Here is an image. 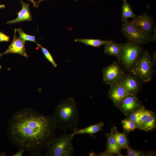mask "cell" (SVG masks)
<instances>
[{
	"instance_id": "obj_31",
	"label": "cell",
	"mask_w": 156,
	"mask_h": 156,
	"mask_svg": "<svg viewBox=\"0 0 156 156\" xmlns=\"http://www.w3.org/2000/svg\"><path fill=\"white\" fill-rule=\"evenodd\" d=\"M46 0H38L37 2V5L36 7L38 8L39 4L42 1H44Z\"/></svg>"
},
{
	"instance_id": "obj_5",
	"label": "cell",
	"mask_w": 156,
	"mask_h": 156,
	"mask_svg": "<svg viewBox=\"0 0 156 156\" xmlns=\"http://www.w3.org/2000/svg\"><path fill=\"white\" fill-rule=\"evenodd\" d=\"M120 44L121 51L118 59L127 69L130 70L140 57L141 47L139 44L129 41Z\"/></svg>"
},
{
	"instance_id": "obj_29",
	"label": "cell",
	"mask_w": 156,
	"mask_h": 156,
	"mask_svg": "<svg viewBox=\"0 0 156 156\" xmlns=\"http://www.w3.org/2000/svg\"><path fill=\"white\" fill-rule=\"evenodd\" d=\"M151 60L153 64L156 65V52H154L153 53Z\"/></svg>"
},
{
	"instance_id": "obj_22",
	"label": "cell",
	"mask_w": 156,
	"mask_h": 156,
	"mask_svg": "<svg viewBox=\"0 0 156 156\" xmlns=\"http://www.w3.org/2000/svg\"><path fill=\"white\" fill-rule=\"evenodd\" d=\"M124 130L127 133L134 131L137 127L131 120L127 117L121 122Z\"/></svg>"
},
{
	"instance_id": "obj_14",
	"label": "cell",
	"mask_w": 156,
	"mask_h": 156,
	"mask_svg": "<svg viewBox=\"0 0 156 156\" xmlns=\"http://www.w3.org/2000/svg\"><path fill=\"white\" fill-rule=\"evenodd\" d=\"M107 143L106 149L105 152L108 156L116 154L121 156L120 153L121 148L116 143L111 133H107Z\"/></svg>"
},
{
	"instance_id": "obj_30",
	"label": "cell",
	"mask_w": 156,
	"mask_h": 156,
	"mask_svg": "<svg viewBox=\"0 0 156 156\" xmlns=\"http://www.w3.org/2000/svg\"><path fill=\"white\" fill-rule=\"evenodd\" d=\"M30 1L33 5L34 7H36L37 5V2L35 0H28Z\"/></svg>"
},
{
	"instance_id": "obj_25",
	"label": "cell",
	"mask_w": 156,
	"mask_h": 156,
	"mask_svg": "<svg viewBox=\"0 0 156 156\" xmlns=\"http://www.w3.org/2000/svg\"><path fill=\"white\" fill-rule=\"evenodd\" d=\"M19 35V38L25 42L26 41H32L36 43L35 36L27 34L25 33L21 29L16 30Z\"/></svg>"
},
{
	"instance_id": "obj_12",
	"label": "cell",
	"mask_w": 156,
	"mask_h": 156,
	"mask_svg": "<svg viewBox=\"0 0 156 156\" xmlns=\"http://www.w3.org/2000/svg\"><path fill=\"white\" fill-rule=\"evenodd\" d=\"M129 94L136 95L140 89V84L136 78L129 75H125L119 82Z\"/></svg>"
},
{
	"instance_id": "obj_7",
	"label": "cell",
	"mask_w": 156,
	"mask_h": 156,
	"mask_svg": "<svg viewBox=\"0 0 156 156\" xmlns=\"http://www.w3.org/2000/svg\"><path fill=\"white\" fill-rule=\"evenodd\" d=\"M104 83L110 86L119 82L125 75L124 72L116 62H114L102 70Z\"/></svg>"
},
{
	"instance_id": "obj_3",
	"label": "cell",
	"mask_w": 156,
	"mask_h": 156,
	"mask_svg": "<svg viewBox=\"0 0 156 156\" xmlns=\"http://www.w3.org/2000/svg\"><path fill=\"white\" fill-rule=\"evenodd\" d=\"M73 133H64L58 136H55L51 142L45 156H72L75 148L72 143L74 136Z\"/></svg>"
},
{
	"instance_id": "obj_28",
	"label": "cell",
	"mask_w": 156,
	"mask_h": 156,
	"mask_svg": "<svg viewBox=\"0 0 156 156\" xmlns=\"http://www.w3.org/2000/svg\"><path fill=\"white\" fill-rule=\"evenodd\" d=\"M153 34L152 36H151V41H155L156 40V26L155 25L153 30Z\"/></svg>"
},
{
	"instance_id": "obj_11",
	"label": "cell",
	"mask_w": 156,
	"mask_h": 156,
	"mask_svg": "<svg viewBox=\"0 0 156 156\" xmlns=\"http://www.w3.org/2000/svg\"><path fill=\"white\" fill-rule=\"evenodd\" d=\"M25 42L17 37L16 29H15L13 39L8 49L2 53V55L10 53H16L28 57L25 48Z\"/></svg>"
},
{
	"instance_id": "obj_4",
	"label": "cell",
	"mask_w": 156,
	"mask_h": 156,
	"mask_svg": "<svg viewBox=\"0 0 156 156\" xmlns=\"http://www.w3.org/2000/svg\"><path fill=\"white\" fill-rule=\"evenodd\" d=\"M153 66L149 54L146 51L139 57L130 70L139 79L147 82L150 81L152 78Z\"/></svg>"
},
{
	"instance_id": "obj_19",
	"label": "cell",
	"mask_w": 156,
	"mask_h": 156,
	"mask_svg": "<svg viewBox=\"0 0 156 156\" xmlns=\"http://www.w3.org/2000/svg\"><path fill=\"white\" fill-rule=\"evenodd\" d=\"M110 40H103L99 39L76 38L74 39V41L83 43L86 46L99 47L105 44Z\"/></svg>"
},
{
	"instance_id": "obj_17",
	"label": "cell",
	"mask_w": 156,
	"mask_h": 156,
	"mask_svg": "<svg viewBox=\"0 0 156 156\" xmlns=\"http://www.w3.org/2000/svg\"><path fill=\"white\" fill-rule=\"evenodd\" d=\"M104 53L109 55L114 56L119 59L121 51L120 44L110 40L105 45Z\"/></svg>"
},
{
	"instance_id": "obj_23",
	"label": "cell",
	"mask_w": 156,
	"mask_h": 156,
	"mask_svg": "<svg viewBox=\"0 0 156 156\" xmlns=\"http://www.w3.org/2000/svg\"><path fill=\"white\" fill-rule=\"evenodd\" d=\"M144 107L143 106H142L127 116V118L130 119L136 124L137 127V129H138L139 127L140 116Z\"/></svg>"
},
{
	"instance_id": "obj_16",
	"label": "cell",
	"mask_w": 156,
	"mask_h": 156,
	"mask_svg": "<svg viewBox=\"0 0 156 156\" xmlns=\"http://www.w3.org/2000/svg\"><path fill=\"white\" fill-rule=\"evenodd\" d=\"M104 123L100 122L97 124L92 125L82 129L77 128L73 131L74 135L88 134L92 136L93 135L102 130Z\"/></svg>"
},
{
	"instance_id": "obj_13",
	"label": "cell",
	"mask_w": 156,
	"mask_h": 156,
	"mask_svg": "<svg viewBox=\"0 0 156 156\" xmlns=\"http://www.w3.org/2000/svg\"><path fill=\"white\" fill-rule=\"evenodd\" d=\"M19 1L22 5L21 10L17 13V16L16 19L8 21L7 24L14 23L31 20L32 16L29 10L30 4L24 3L23 0Z\"/></svg>"
},
{
	"instance_id": "obj_32",
	"label": "cell",
	"mask_w": 156,
	"mask_h": 156,
	"mask_svg": "<svg viewBox=\"0 0 156 156\" xmlns=\"http://www.w3.org/2000/svg\"><path fill=\"white\" fill-rule=\"evenodd\" d=\"M5 7V5L3 4L0 5V9L4 8Z\"/></svg>"
},
{
	"instance_id": "obj_1",
	"label": "cell",
	"mask_w": 156,
	"mask_h": 156,
	"mask_svg": "<svg viewBox=\"0 0 156 156\" xmlns=\"http://www.w3.org/2000/svg\"><path fill=\"white\" fill-rule=\"evenodd\" d=\"M57 129L53 116L26 108L12 115L8 123L7 135L10 142L19 150L40 156L55 136Z\"/></svg>"
},
{
	"instance_id": "obj_8",
	"label": "cell",
	"mask_w": 156,
	"mask_h": 156,
	"mask_svg": "<svg viewBox=\"0 0 156 156\" xmlns=\"http://www.w3.org/2000/svg\"><path fill=\"white\" fill-rule=\"evenodd\" d=\"M143 106L136 95L128 94L116 106L124 115H128Z\"/></svg>"
},
{
	"instance_id": "obj_21",
	"label": "cell",
	"mask_w": 156,
	"mask_h": 156,
	"mask_svg": "<svg viewBox=\"0 0 156 156\" xmlns=\"http://www.w3.org/2000/svg\"><path fill=\"white\" fill-rule=\"evenodd\" d=\"M127 153L125 156H146L153 155V153L146 151H140L128 146L127 148Z\"/></svg>"
},
{
	"instance_id": "obj_33",
	"label": "cell",
	"mask_w": 156,
	"mask_h": 156,
	"mask_svg": "<svg viewBox=\"0 0 156 156\" xmlns=\"http://www.w3.org/2000/svg\"><path fill=\"white\" fill-rule=\"evenodd\" d=\"M1 56H2V53H0V58ZM1 68H2L1 66L0 63V69H1Z\"/></svg>"
},
{
	"instance_id": "obj_26",
	"label": "cell",
	"mask_w": 156,
	"mask_h": 156,
	"mask_svg": "<svg viewBox=\"0 0 156 156\" xmlns=\"http://www.w3.org/2000/svg\"><path fill=\"white\" fill-rule=\"evenodd\" d=\"M153 113V111L144 107L140 116L138 129H139L141 124Z\"/></svg>"
},
{
	"instance_id": "obj_18",
	"label": "cell",
	"mask_w": 156,
	"mask_h": 156,
	"mask_svg": "<svg viewBox=\"0 0 156 156\" xmlns=\"http://www.w3.org/2000/svg\"><path fill=\"white\" fill-rule=\"evenodd\" d=\"M156 127V118L155 113H153L140 125L139 129L146 132L154 129Z\"/></svg>"
},
{
	"instance_id": "obj_2",
	"label": "cell",
	"mask_w": 156,
	"mask_h": 156,
	"mask_svg": "<svg viewBox=\"0 0 156 156\" xmlns=\"http://www.w3.org/2000/svg\"><path fill=\"white\" fill-rule=\"evenodd\" d=\"M53 117L57 128L67 133V129H77L80 119L77 103L72 97L62 100L56 107Z\"/></svg>"
},
{
	"instance_id": "obj_27",
	"label": "cell",
	"mask_w": 156,
	"mask_h": 156,
	"mask_svg": "<svg viewBox=\"0 0 156 156\" xmlns=\"http://www.w3.org/2000/svg\"><path fill=\"white\" fill-rule=\"evenodd\" d=\"M10 36L0 31V42H8L10 41Z\"/></svg>"
},
{
	"instance_id": "obj_10",
	"label": "cell",
	"mask_w": 156,
	"mask_h": 156,
	"mask_svg": "<svg viewBox=\"0 0 156 156\" xmlns=\"http://www.w3.org/2000/svg\"><path fill=\"white\" fill-rule=\"evenodd\" d=\"M128 94L124 86L119 82L110 86L108 96L116 107Z\"/></svg>"
},
{
	"instance_id": "obj_24",
	"label": "cell",
	"mask_w": 156,
	"mask_h": 156,
	"mask_svg": "<svg viewBox=\"0 0 156 156\" xmlns=\"http://www.w3.org/2000/svg\"><path fill=\"white\" fill-rule=\"evenodd\" d=\"M36 44L37 46L41 49L46 59L54 67H57V64L48 50L37 42H36Z\"/></svg>"
},
{
	"instance_id": "obj_6",
	"label": "cell",
	"mask_w": 156,
	"mask_h": 156,
	"mask_svg": "<svg viewBox=\"0 0 156 156\" xmlns=\"http://www.w3.org/2000/svg\"><path fill=\"white\" fill-rule=\"evenodd\" d=\"M121 31L128 41L138 44L146 43L151 41V36L143 33L128 20L123 24Z\"/></svg>"
},
{
	"instance_id": "obj_9",
	"label": "cell",
	"mask_w": 156,
	"mask_h": 156,
	"mask_svg": "<svg viewBox=\"0 0 156 156\" xmlns=\"http://www.w3.org/2000/svg\"><path fill=\"white\" fill-rule=\"evenodd\" d=\"M130 23L144 33L151 36L153 26L152 18L146 13L136 16Z\"/></svg>"
},
{
	"instance_id": "obj_20",
	"label": "cell",
	"mask_w": 156,
	"mask_h": 156,
	"mask_svg": "<svg viewBox=\"0 0 156 156\" xmlns=\"http://www.w3.org/2000/svg\"><path fill=\"white\" fill-rule=\"evenodd\" d=\"M136 16L126 0H123L122 6L121 20L124 22L129 18H134Z\"/></svg>"
},
{
	"instance_id": "obj_15",
	"label": "cell",
	"mask_w": 156,
	"mask_h": 156,
	"mask_svg": "<svg viewBox=\"0 0 156 156\" xmlns=\"http://www.w3.org/2000/svg\"><path fill=\"white\" fill-rule=\"evenodd\" d=\"M110 133L121 149H127L129 146L128 140L125 133L119 132L116 127L114 126L111 129Z\"/></svg>"
}]
</instances>
